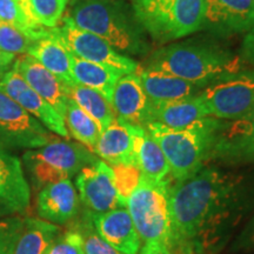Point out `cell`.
<instances>
[{
	"mask_svg": "<svg viewBox=\"0 0 254 254\" xmlns=\"http://www.w3.org/2000/svg\"><path fill=\"white\" fill-rule=\"evenodd\" d=\"M170 247L180 254H218L254 208V178L205 165L168 186Z\"/></svg>",
	"mask_w": 254,
	"mask_h": 254,
	"instance_id": "6da1fadb",
	"label": "cell"
},
{
	"mask_svg": "<svg viewBox=\"0 0 254 254\" xmlns=\"http://www.w3.org/2000/svg\"><path fill=\"white\" fill-rule=\"evenodd\" d=\"M204 88L227 73L240 71L241 60L231 51L206 40H187L160 47L145 65Z\"/></svg>",
	"mask_w": 254,
	"mask_h": 254,
	"instance_id": "7a4b0ae2",
	"label": "cell"
},
{
	"mask_svg": "<svg viewBox=\"0 0 254 254\" xmlns=\"http://www.w3.org/2000/svg\"><path fill=\"white\" fill-rule=\"evenodd\" d=\"M67 17L81 30L97 34L125 56L150 50L146 32L123 0H74Z\"/></svg>",
	"mask_w": 254,
	"mask_h": 254,
	"instance_id": "3957f363",
	"label": "cell"
},
{
	"mask_svg": "<svg viewBox=\"0 0 254 254\" xmlns=\"http://www.w3.org/2000/svg\"><path fill=\"white\" fill-rule=\"evenodd\" d=\"M218 119L205 117L185 128H171L159 123L144 125L163 150L174 182L193 176L208 163Z\"/></svg>",
	"mask_w": 254,
	"mask_h": 254,
	"instance_id": "277c9868",
	"label": "cell"
},
{
	"mask_svg": "<svg viewBox=\"0 0 254 254\" xmlns=\"http://www.w3.org/2000/svg\"><path fill=\"white\" fill-rule=\"evenodd\" d=\"M204 0H132V9L146 34L166 44L199 31Z\"/></svg>",
	"mask_w": 254,
	"mask_h": 254,
	"instance_id": "5b68a950",
	"label": "cell"
},
{
	"mask_svg": "<svg viewBox=\"0 0 254 254\" xmlns=\"http://www.w3.org/2000/svg\"><path fill=\"white\" fill-rule=\"evenodd\" d=\"M23 160L38 190L47 184L71 179L98 158L80 142L57 138L43 147L25 152Z\"/></svg>",
	"mask_w": 254,
	"mask_h": 254,
	"instance_id": "8992f818",
	"label": "cell"
},
{
	"mask_svg": "<svg viewBox=\"0 0 254 254\" xmlns=\"http://www.w3.org/2000/svg\"><path fill=\"white\" fill-rule=\"evenodd\" d=\"M170 184L171 182L154 183L141 176L138 185L126 200V207L141 243L163 241L170 246Z\"/></svg>",
	"mask_w": 254,
	"mask_h": 254,
	"instance_id": "52a82bcc",
	"label": "cell"
},
{
	"mask_svg": "<svg viewBox=\"0 0 254 254\" xmlns=\"http://www.w3.org/2000/svg\"><path fill=\"white\" fill-rule=\"evenodd\" d=\"M208 117L233 120L254 107V69L221 75L199 92Z\"/></svg>",
	"mask_w": 254,
	"mask_h": 254,
	"instance_id": "ba28073f",
	"label": "cell"
},
{
	"mask_svg": "<svg viewBox=\"0 0 254 254\" xmlns=\"http://www.w3.org/2000/svg\"><path fill=\"white\" fill-rule=\"evenodd\" d=\"M55 30L64 45L77 58L106 66L123 74L138 71L139 65L135 60L118 52L97 34L77 27L67 15L63 18L62 25L55 27Z\"/></svg>",
	"mask_w": 254,
	"mask_h": 254,
	"instance_id": "9c48e42d",
	"label": "cell"
},
{
	"mask_svg": "<svg viewBox=\"0 0 254 254\" xmlns=\"http://www.w3.org/2000/svg\"><path fill=\"white\" fill-rule=\"evenodd\" d=\"M56 139L39 120L0 91V145L6 148L34 150Z\"/></svg>",
	"mask_w": 254,
	"mask_h": 254,
	"instance_id": "30bf717a",
	"label": "cell"
},
{
	"mask_svg": "<svg viewBox=\"0 0 254 254\" xmlns=\"http://www.w3.org/2000/svg\"><path fill=\"white\" fill-rule=\"evenodd\" d=\"M209 161L225 165L254 164V107L240 118L218 119Z\"/></svg>",
	"mask_w": 254,
	"mask_h": 254,
	"instance_id": "8fae6325",
	"label": "cell"
},
{
	"mask_svg": "<svg viewBox=\"0 0 254 254\" xmlns=\"http://www.w3.org/2000/svg\"><path fill=\"white\" fill-rule=\"evenodd\" d=\"M79 199L92 213H104L126 206L117 190L112 167L98 159L75 176Z\"/></svg>",
	"mask_w": 254,
	"mask_h": 254,
	"instance_id": "7c38bea8",
	"label": "cell"
},
{
	"mask_svg": "<svg viewBox=\"0 0 254 254\" xmlns=\"http://www.w3.org/2000/svg\"><path fill=\"white\" fill-rule=\"evenodd\" d=\"M0 91L17 101L25 111L39 120L51 132L65 139L69 138L64 117L60 116L55 107L41 98L36 91L32 90L25 79L14 69L7 72V74L0 80Z\"/></svg>",
	"mask_w": 254,
	"mask_h": 254,
	"instance_id": "4fadbf2b",
	"label": "cell"
},
{
	"mask_svg": "<svg viewBox=\"0 0 254 254\" xmlns=\"http://www.w3.org/2000/svg\"><path fill=\"white\" fill-rule=\"evenodd\" d=\"M200 30L219 36L249 32L254 26V0H204Z\"/></svg>",
	"mask_w": 254,
	"mask_h": 254,
	"instance_id": "5bb4252c",
	"label": "cell"
},
{
	"mask_svg": "<svg viewBox=\"0 0 254 254\" xmlns=\"http://www.w3.org/2000/svg\"><path fill=\"white\" fill-rule=\"evenodd\" d=\"M12 69L18 72L25 79L32 90L36 91L41 98L52 105L60 116L65 117L69 101L66 82L44 67L30 55H21L19 57V59L13 64Z\"/></svg>",
	"mask_w": 254,
	"mask_h": 254,
	"instance_id": "9a60e30c",
	"label": "cell"
},
{
	"mask_svg": "<svg viewBox=\"0 0 254 254\" xmlns=\"http://www.w3.org/2000/svg\"><path fill=\"white\" fill-rule=\"evenodd\" d=\"M87 213L95 231L111 246L124 254L139 253L141 239L126 206L104 213H92L88 211Z\"/></svg>",
	"mask_w": 254,
	"mask_h": 254,
	"instance_id": "2e32d148",
	"label": "cell"
},
{
	"mask_svg": "<svg viewBox=\"0 0 254 254\" xmlns=\"http://www.w3.org/2000/svg\"><path fill=\"white\" fill-rule=\"evenodd\" d=\"M80 199L71 179L47 184L38 190L37 213L40 219L65 225L77 217Z\"/></svg>",
	"mask_w": 254,
	"mask_h": 254,
	"instance_id": "e0dca14e",
	"label": "cell"
},
{
	"mask_svg": "<svg viewBox=\"0 0 254 254\" xmlns=\"http://www.w3.org/2000/svg\"><path fill=\"white\" fill-rule=\"evenodd\" d=\"M111 105L118 119L139 126L147 124L150 101L138 73L124 74L117 81Z\"/></svg>",
	"mask_w": 254,
	"mask_h": 254,
	"instance_id": "ac0fdd59",
	"label": "cell"
},
{
	"mask_svg": "<svg viewBox=\"0 0 254 254\" xmlns=\"http://www.w3.org/2000/svg\"><path fill=\"white\" fill-rule=\"evenodd\" d=\"M138 126L116 118L101 132L94 153L110 166L135 165L134 142Z\"/></svg>",
	"mask_w": 254,
	"mask_h": 254,
	"instance_id": "d6986e66",
	"label": "cell"
},
{
	"mask_svg": "<svg viewBox=\"0 0 254 254\" xmlns=\"http://www.w3.org/2000/svg\"><path fill=\"white\" fill-rule=\"evenodd\" d=\"M0 200L15 213L26 211L31 200V189L21 161L2 145H0Z\"/></svg>",
	"mask_w": 254,
	"mask_h": 254,
	"instance_id": "ffe728a7",
	"label": "cell"
},
{
	"mask_svg": "<svg viewBox=\"0 0 254 254\" xmlns=\"http://www.w3.org/2000/svg\"><path fill=\"white\" fill-rule=\"evenodd\" d=\"M139 78L150 104L165 103L193 97L202 90L192 82L153 68H138Z\"/></svg>",
	"mask_w": 254,
	"mask_h": 254,
	"instance_id": "44dd1931",
	"label": "cell"
},
{
	"mask_svg": "<svg viewBox=\"0 0 254 254\" xmlns=\"http://www.w3.org/2000/svg\"><path fill=\"white\" fill-rule=\"evenodd\" d=\"M208 117L199 95L183 99L150 104L148 123H159L171 128H185L198 120Z\"/></svg>",
	"mask_w": 254,
	"mask_h": 254,
	"instance_id": "7402d4cb",
	"label": "cell"
},
{
	"mask_svg": "<svg viewBox=\"0 0 254 254\" xmlns=\"http://www.w3.org/2000/svg\"><path fill=\"white\" fill-rule=\"evenodd\" d=\"M135 166L154 183L171 182V171L163 150L144 126H138L134 142Z\"/></svg>",
	"mask_w": 254,
	"mask_h": 254,
	"instance_id": "603a6c76",
	"label": "cell"
},
{
	"mask_svg": "<svg viewBox=\"0 0 254 254\" xmlns=\"http://www.w3.org/2000/svg\"><path fill=\"white\" fill-rule=\"evenodd\" d=\"M27 55L38 60L44 67L62 79L72 84V55L64 45L55 28H50L44 37L38 39Z\"/></svg>",
	"mask_w": 254,
	"mask_h": 254,
	"instance_id": "cb8c5ba5",
	"label": "cell"
},
{
	"mask_svg": "<svg viewBox=\"0 0 254 254\" xmlns=\"http://www.w3.org/2000/svg\"><path fill=\"white\" fill-rule=\"evenodd\" d=\"M123 75V73L116 69L72 56L73 82L98 91L110 104L114 86Z\"/></svg>",
	"mask_w": 254,
	"mask_h": 254,
	"instance_id": "d4e9b609",
	"label": "cell"
},
{
	"mask_svg": "<svg viewBox=\"0 0 254 254\" xmlns=\"http://www.w3.org/2000/svg\"><path fill=\"white\" fill-rule=\"evenodd\" d=\"M58 225L37 218L24 219V227L13 254H45L59 234Z\"/></svg>",
	"mask_w": 254,
	"mask_h": 254,
	"instance_id": "484cf974",
	"label": "cell"
},
{
	"mask_svg": "<svg viewBox=\"0 0 254 254\" xmlns=\"http://www.w3.org/2000/svg\"><path fill=\"white\" fill-rule=\"evenodd\" d=\"M30 27L37 33L58 26L68 0H17Z\"/></svg>",
	"mask_w": 254,
	"mask_h": 254,
	"instance_id": "4316f807",
	"label": "cell"
},
{
	"mask_svg": "<svg viewBox=\"0 0 254 254\" xmlns=\"http://www.w3.org/2000/svg\"><path fill=\"white\" fill-rule=\"evenodd\" d=\"M67 91L69 99L79 105L88 116L95 120L101 132H104L117 118L112 105L98 91L75 82L67 84Z\"/></svg>",
	"mask_w": 254,
	"mask_h": 254,
	"instance_id": "83f0119b",
	"label": "cell"
},
{
	"mask_svg": "<svg viewBox=\"0 0 254 254\" xmlns=\"http://www.w3.org/2000/svg\"><path fill=\"white\" fill-rule=\"evenodd\" d=\"M64 119H65L66 128L69 133V136H73L85 147L94 152L101 134L100 127L95 123V120L72 99L68 101Z\"/></svg>",
	"mask_w": 254,
	"mask_h": 254,
	"instance_id": "f1b7e54d",
	"label": "cell"
},
{
	"mask_svg": "<svg viewBox=\"0 0 254 254\" xmlns=\"http://www.w3.org/2000/svg\"><path fill=\"white\" fill-rule=\"evenodd\" d=\"M39 38L26 33L13 25L0 21V51L12 55H27Z\"/></svg>",
	"mask_w": 254,
	"mask_h": 254,
	"instance_id": "f546056e",
	"label": "cell"
},
{
	"mask_svg": "<svg viewBox=\"0 0 254 254\" xmlns=\"http://www.w3.org/2000/svg\"><path fill=\"white\" fill-rule=\"evenodd\" d=\"M77 230L81 234L84 254H124L111 246L98 234L87 211L81 222L78 224Z\"/></svg>",
	"mask_w": 254,
	"mask_h": 254,
	"instance_id": "4dcf8cb0",
	"label": "cell"
},
{
	"mask_svg": "<svg viewBox=\"0 0 254 254\" xmlns=\"http://www.w3.org/2000/svg\"><path fill=\"white\" fill-rule=\"evenodd\" d=\"M24 227V219L8 215L0 219V254H13Z\"/></svg>",
	"mask_w": 254,
	"mask_h": 254,
	"instance_id": "1f68e13d",
	"label": "cell"
},
{
	"mask_svg": "<svg viewBox=\"0 0 254 254\" xmlns=\"http://www.w3.org/2000/svg\"><path fill=\"white\" fill-rule=\"evenodd\" d=\"M111 167L114 173V182H116L118 194L122 201L126 205L127 198L140 180V171L135 165H117V166Z\"/></svg>",
	"mask_w": 254,
	"mask_h": 254,
	"instance_id": "d6a6232c",
	"label": "cell"
},
{
	"mask_svg": "<svg viewBox=\"0 0 254 254\" xmlns=\"http://www.w3.org/2000/svg\"><path fill=\"white\" fill-rule=\"evenodd\" d=\"M45 254H84L80 232L77 227L62 232L52 241Z\"/></svg>",
	"mask_w": 254,
	"mask_h": 254,
	"instance_id": "836d02e7",
	"label": "cell"
},
{
	"mask_svg": "<svg viewBox=\"0 0 254 254\" xmlns=\"http://www.w3.org/2000/svg\"><path fill=\"white\" fill-rule=\"evenodd\" d=\"M0 21L13 25V26L20 28L26 33H30L32 36L40 38L44 37L50 28L44 33H37L34 32L28 25L26 18L24 17L23 12L19 8L17 0H0Z\"/></svg>",
	"mask_w": 254,
	"mask_h": 254,
	"instance_id": "e575fe53",
	"label": "cell"
},
{
	"mask_svg": "<svg viewBox=\"0 0 254 254\" xmlns=\"http://www.w3.org/2000/svg\"><path fill=\"white\" fill-rule=\"evenodd\" d=\"M231 253H254V215L231 244Z\"/></svg>",
	"mask_w": 254,
	"mask_h": 254,
	"instance_id": "d590c367",
	"label": "cell"
},
{
	"mask_svg": "<svg viewBox=\"0 0 254 254\" xmlns=\"http://www.w3.org/2000/svg\"><path fill=\"white\" fill-rule=\"evenodd\" d=\"M241 56L247 62L254 65V26L247 32L241 45Z\"/></svg>",
	"mask_w": 254,
	"mask_h": 254,
	"instance_id": "8d00e7d4",
	"label": "cell"
},
{
	"mask_svg": "<svg viewBox=\"0 0 254 254\" xmlns=\"http://www.w3.org/2000/svg\"><path fill=\"white\" fill-rule=\"evenodd\" d=\"M138 254H172L171 247L163 241H150L145 243Z\"/></svg>",
	"mask_w": 254,
	"mask_h": 254,
	"instance_id": "74e56055",
	"label": "cell"
},
{
	"mask_svg": "<svg viewBox=\"0 0 254 254\" xmlns=\"http://www.w3.org/2000/svg\"><path fill=\"white\" fill-rule=\"evenodd\" d=\"M15 59V56L12 53L4 52L0 51V80L7 74V72L11 71V66H13V62Z\"/></svg>",
	"mask_w": 254,
	"mask_h": 254,
	"instance_id": "f35d334b",
	"label": "cell"
},
{
	"mask_svg": "<svg viewBox=\"0 0 254 254\" xmlns=\"http://www.w3.org/2000/svg\"><path fill=\"white\" fill-rule=\"evenodd\" d=\"M13 213H15L13 209L9 208L5 202H2L1 200H0V219L8 217V215H12Z\"/></svg>",
	"mask_w": 254,
	"mask_h": 254,
	"instance_id": "ab89813d",
	"label": "cell"
}]
</instances>
